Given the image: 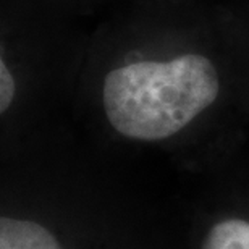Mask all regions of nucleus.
<instances>
[{
    "mask_svg": "<svg viewBox=\"0 0 249 249\" xmlns=\"http://www.w3.org/2000/svg\"><path fill=\"white\" fill-rule=\"evenodd\" d=\"M202 249H249V222L228 218L215 223L207 233Z\"/></svg>",
    "mask_w": 249,
    "mask_h": 249,
    "instance_id": "3",
    "label": "nucleus"
},
{
    "mask_svg": "<svg viewBox=\"0 0 249 249\" xmlns=\"http://www.w3.org/2000/svg\"><path fill=\"white\" fill-rule=\"evenodd\" d=\"M0 249H62L47 228L36 222L2 218Z\"/></svg>",
    "mask_w": 249,
    "mask_h": 249,
    "instance_id": "2",
    "label": "nucleus"
},
{
    "mask_svg": "<svg viewBox=\"0 0 249 249\" xmlns=\"http://www.w3.org/2000/svg\"><path fill=\"white\" fill-rule=\"evenodd\" d=\"M217 70L207 57L185 53L168 62H136L104 83V108L118 133L159 141L178 133L215 102Z\"/></svg>",
    "mask_w": 249,
    "mask_h": 249,
    "instance_id": "1",
    "label": "nucleus"
},
{
    "mask_svg": "<svg viewBox=\"0 0 249 249\" xmlns=\"http://www.w3.org/2000/svg\"><path fill=\"white\" fill-rule=\"evenodd\" d=\"M15 91H17L15 79L12 73H10V70L7 68V65L2 60L0 62V110L2 112H5L12 106Z\"/></svg>",
    "mask_w": 249,
    "mask_h": 249,
    "instance_id": "4",
    "label": "nucleus"
}]
</instances>
